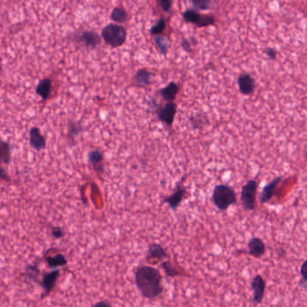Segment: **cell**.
<instances>
[{
  "label": "cell",
  "instance_id": "cell-31",
  "mask_svg": "<svg viewBox=\"0 0 307 307\" xmlns=\"http://www.w3.org/2000/svg\"><path fill=\"white\" fill-rule=\"evenodd\" d=\"M93 307H111V305L108 301H100L95 304Z\"/></svg>",
  "mask_w": 307,
  "mask_h": 307
},
{
  "label": "cell",
  "instance_id": "cell-24",
  "mask_svg": "<svg viewBox=\"0 0 307 307\" xmlns=\"http://www.w3.org/2000/svg\"><path fill=\"white\" fill-rule=\"evenodd\" d=\"M166 28V21L163 18H161L155 25H153L151 28V34L153 36H159L162 34Z\"/></svg>",
  "mask_w": 307,
  "mask_h": 307
},
{
  "label": "cell",
  "instance_id": "cell-25",
  "mask_svg": "<svg viewBox=\"0 0 307 307\" xmlns=\"http://www.w3.org/2000/svg\"><path fill=\"white\" fill-rule=\"evenodd\" d=\"M193 6L199 10H208L210 9L211 1L209 0H193Z\"/></svg>",
  "mask_w": 307,
  "mask_h": 307
},
{
  "label": "cell",
  "instance_id": "cell-16",
  "mask_svg": "<svg viewBox=\"0 0 307 307\" xmlns=\"http://www.w3.org/2000/svg\"><path fill=\"white\" fill-rule=\"evenodd\" d=\"M52 90V80L50 78H43L37 85V94L42 97L43 100H46L50 96Z\"/></svg>",
  "mask_w": 307,
  "mask_h": 307
},
{
  "label": "cell",
  "instance_id": "cell-7",
  "mask_svg": "<svg viewBox=\"0 0 307 307\" xmlns=\"http://www.w3.org/2000/svg\"><path fill=\"white\" fill-rule=\"evenodd\" d=\"M239 90L244 96H250L253 94L256 88V82L253 76L249 73H242L238 78Z\"/></svg>",
  "mask_w": 307,
  "mask_h": 307
},
{
  "label": "cell",
  "instance_id": "cell-20",
  "mask_svg": "<svg viewBox=\"0 0 307 307\" xmlns=\"http://www.w3.org/2000/svg\"><path fill=\"white\" fill-rule=\"evenodd\" d=\"M88 160H89V163H90L96 170H97V167L102 168L104 156L101 151H97V150L90 151L88 154Z\"/></svg>",
  "mask_w": 307,
  "mask_h": 307
},
{
  "label": "cell",
  "instance_id": "cell-29",
  "mask_svg": "<svg viewBox=\"0 0 307 307\" xmlns=\"http://www.w3.org/2000/svg\"><path fill=\"white\" fill-rule=\"evenodd\" d=\"M264 54H265L269 57V59H271V60H276V59H277V53L275 49H265Z\"/></svg>",
  "mask_w": 307,
  "mask_h": 307
},
{
  "label": "cell",
  "instance_id": "cell-13",
  "mask_svg": "<svg viewBox=\"0 0 307 307\" xmlns=\"http://www.w3.org/2000/svg\"><path fill=\"white\" fill-rule=\"evenodd\" d=\"M248 249L250 254L255 257L259 258L265 253V244L259 238H253L248 243Z\"/></svg>",
  "mask_w": 307,
  "mask_h": 307
},
{
  "label": "cell",
  "instance_id": "cell-9",
  "mask_svg": "<svg viewBox=\"0 0 307 307\" xmlns=\"http://www.w3.org/2000/svg\"><path fill=\"white\" fill-rule=\"evenodd\" d=\"M252 287L253 289V301L256 305L260 304L265 293L266 285L263 277L259 275L254 277Z\"/></svg>",
  "mask_w": 307,
  "mask_h": 307
},
{
  "label": "cell",
  "instance_id": "cell-3",
  "mask_svg": "<svg viewBox=\"0 0 307 307\" xmlns=\"http://www.w3.org/2000/svg\"><path fill=\"white\" fill-rule=\"evenodd\" d=\"M101 36L108 45L117 48L126 41L127 31L123 25L111 23L103 28Z\"/></svg>",
  "mask_w": 307,
  "mask_h": 307
},
{
  "label": "cell",
  "instance_id": "cell-33",
  "mask_svg": "<svg viewBox=\"0 0 307 307\" xmlns=\"http://www.w3.org/2000/svg\"><path fill=\"white\" fill-rule=\"evenodd\" d=\"M305 152H306V157H307V146L306 147V151H305Z\"/></svg>",
  "mask_w": 307,
  "mask_h": 307
},
{
  "label": "cell",
  "instance_id": "cell-22",
  "mask_svg": "<svg viewBox=\"0 0 307 307\" xmlns=\"http://www.w3.org/2000/svg\"><path fill=\"white\" fill-rule=\"evenodd\" d=\"M155 43H156L157 47L160 50V52L163 54H166L168 50H169V40L166 36H155Z\"/></svg>",
  "mask_w": 307,
  "mask_h": 307
},
{
  "label": "cell",
  "instance_id": "cell-27",
  "mask_svg": "<svg viewBox=\"0 0 307 307\" xmlns=\"http://www.w3.org/2000/svg\"><path fill=\"white\" fill-rule=\"evenodd\" d=\"M162 266H163V269H164L165 271H166V273H167V275H168V276L174 277V276H178V275H180V273H179L178 271H176V270H174V269L172 268V266H171V264L169 263V261H165V262H163Z\"/></svg>",
  "mask_w": 307,
  "mask_h": 307
},
{
  "label": "cell",
  "instance_id": "cell-30",
  "mask_svg": "<svg viewBox=\"0 0 307 307\" xmlns=\"http://www.w3.org/2000/svg\"><path fill=\"white\" fill-rule=\"evenodd\" d=\"M52 235L54 238L60 239V238H62L64 236V232L60 227H54L52 229Z\"/></svg>",
  "mask_w": 307,
  "mask_h": 307
},
{
  "label": "cell",
  "instance_id": "cell-32",
  "mask_svg": "<svg viewBox=\"0 0 307 307\" xmlns=\"http://www.w3.org/2000/svg\"><path fill=\"white\" fill-rule=\"evenodd\" d=\"M182 46H183V48L185 49L187 52H189L190 51V43L186 41V40H184V42H182Z\"/></svg>",
  "mask_w": 307,
  "mask_h": 307
},
{
  "label": "cell",
  "instance_id": "cell-28",
  "mask_svg": "<svg viewBox=\"0 0 307 307\" xmlns=\"http://www.w3.org/2000/svg\"><path fill=\"white\" fill-rule=\"evenodd\" d=\"M159 4L161 5V7L163 8L164 12L169 13L170 11V9H171V6H172L173 2L170 1V0H160Z\"/></svg>",
  "mask_w": 307,
  "mask_h": 307
},
{
  "label": "cell",
  "instance_id": "cell-5",
  "mask_svg": "<svg viewBox=\"0 0 307 307\" xmlns=\"http://www.w3.org/2000/svg\"><path fill=\"white\" fill-rule=\"evenodd\" d=\"M183 18L187 23L196 24L198 27H205L215 24L216 19L210 15H202L196 9H187L182 14Z\"/></svg>",
  "mask_w": 307,
  "mask_h": 307
},
{
  "label": "cell",
  "instance_id": "cell-8",
  "mask_svg": "<svg viewBox=\"0 0 307 307\" xmlns=\"http://www.w3.org/2000/svg\"><path fill=\"white\" fill-rule=\"evenodd\" d=\"M29 144L36 151H42L46 147V140L42 135L38 127H32L29 132Z\"/></svg>",
  "mask_w": 307,
  "mask_h": 307
},
{
  "label": "cell",
  "instance_id": "cell-2",
  "mask_svg": "<svg viewBox=\"0 0 307 307\" xmlns=\"http://www.w3.org/2000/svg\"><path fill=\"white\" fill-rule=\"evenodd\" d=\"M213 203L220 211H225L236 204L237 197L235 189L228 185H217L212 195Z\"/></svg>",
  "mask_w": 307,
  "mask_h": 307
},
{
  "label": "cell",
  "instance_id": "cell-17",
  "mask_svg": "<svg viewBox=\"0 0 307 307\" xmlns=\"http://www.w3.org/2000/svg\"><path fill=\"white\" fill-rule=\"evenodd\" d=\"M168 257V254L164 251L163 246L158 243H152L148 252V259H159L162 260L166 259Z\"/></svg>",
  "mask_w": 307,
  "mask_h": 307
},
{
  "label": "cell",
  "instance_id": "cell-4",
  "mask_svg": "<svg viewBox=\"0 0 307 307\" xmlns=\"http://www.w3.org/2000/svg\"><path fill=\"white\" fill-rule=\"evenodd\" d=\"M258 190L257 181L252 180L241 188V200L242 206L247 211H253L256 207V195Z\"/></svg>",
  "mask_w": 307,
  "mask_h": 307
},
{
  "label": "cell",
  "instance_id": "cell-15",
  "mask_svg": "<svg viewBox=\"0 0 307 307\" xmlns=\"http://www.w3.org/2000/svg\"><path fill=\"white\" fill-rule=\"evenodd\" d=\"M60 275V271H54L44 275L42 278V288L44 289L45 293L49 294L52 292V290L55 287V283L57 281V278Z\"/></svg>",
  "mask_w": 307,
  "mask_h": 307
},
{
  "label": "cell",
  "instance_id": "cell-6",
  "mask_svg": "<svg viewBox=\"0 0 307 307\" xmlns=\"http://www.w3.org/2000/svg\"><path fill=\"white\" fill-rule=\"evenodd\" d=\"M177 114V104L175 102L167 103L158 111V117L167 126H171Z\"/></svg>",
  "mask_w": 307,
  "mask_h": 307
},
{
  "label": "cell",
  "instance_id": "cell-14",
  "mask_svg": "<svg viewBox=\"0 0 307 307\" xmlns=\"http://www.w3.org/2000/svg\"><path fill=\"white\" fill-rule=\"evenodd\" d=\"M179 91H180L179 86L177 85V83L172 81V82H169L166 87L160 90V94H161V96H163L164 100L172 102L173 100H175Z\"/></svg>",
  "mask_w": 307,
  "mask_h": 307
},
{
  "label": "cell",
  "instance_id": "cell-10",
  "mask_svg": "<svg viewBox=\"0 0 307 307\" xmlns=\"http://www.w3.org/2000/svg\"><path fill=\"white\" fill-rule=\"evenodd\" d=\"M281 181H282V178L278 177L277 179H275L274 181H271V183H269L263 188L262 192L260 194V197H259V201H260L261 204L268 203L274 197V195L276 194V191H277V186L279 185V183L281 182Z\"/></svg>",
  "mask_w": 307,
  "mask_h": 307
},
{
  "label": "cell",
  "instance_id": "cell-18",
  "mask_svg": "<svg viewBox=\"0 0 307 307\" xmlns=\"http://www.w3.org/2000/svg\"><path fill=\"white\" fill-rule=\"evenodd\" d=\"M111 19L118 24L126 23L128 20V14L123 6H115L110 16Z\"/></svg>",
  "mask_w": 307,
  "mask_h": 307
},
{
  "label": "cell",
  "instance_id": "cell-12",
  "mask_svg": "<svg viewBox=\"0 0 307 307\" xmlns=\"http://www.w3.org/2000/svg\"><path fill=\"white\" fill-rule=\"evenodd\" d=\"M185 195H186L185 187H182L181 185H179L178 187H176L174 193L165 199L164 202L169 204V206L172 209H177L179 207V205H181Z\"/></svg>",
  "mask_w": 307,
  "mask_h": 307
},
{
  "label": "cell",
  "instance_id": "cell-26",
  "mask_svg": "<svg viewBox=\"0 0 307 307\" xmlns=\"http://www.w3.org/2000/svg\"><path fill=\"white\" fill-rule=\"evenodd\" d=\"M301 274V280H300V286L304 287L305 289H307V259L303 263L300 270Z\"/></svg>",
  "mask_w": 307,
  "mask_h": 307
},
{
  "label": "cell",
  "instance_id": "cell-1",
  "mask_svg": "<svg viewBox=\"0 0 307 307\" xmlns=\"http://www.w3.org/2000/svg\"><path fill=\"white\" fill-rule=\"evenodd\" d=\"M163 276L159 270L151 266H142L135 273V283L145 298L153 299L162 295Z\"/></svg>",
  "mask_w": 307,
  "mask_h": 307
},
{
  "label": "cell",
  "instance_id": "cell-11",
  "mask_svg": "<svg viewBox=\"0 0 307 307\" xmlns=\"http://www.w3.org/2000/svg\"><path fill=\"white\" fill-rule=\"evenodd\" d=\"M79 40L90 48H96L101 43V37L94 31H84L79 37Z\"/></svg>",
  "mask_w": 307,
  "mask_h": 307
},
{
  "label": "cell",
  "instance_id": "cell-23",
  "mask_svg": "<svg viewBox=\"0 0 307 307\" xmlns=\"http://www.w3.org/2000/svg\"><path fill=\"white\" fill-rule=\"evenodd\" d=\"M1 160L2 163L8 164L11 161V152H10V146L9 144L2 141L1 143Z\"/></svg>",
  "mask_w": 307,
  "mask_h": 307
},
{
  "label": "cell",
  "instance_id": "cell-21",
  "mask_svg": "<svg viewBox=\"0 0 307 307\" xmlns=\"http://www.w3.org/2000/svg\"><path fill=\"white\" fill-rule=\"evenodd\" d=\"M46 262L51 269H56L66 265L67 259L64 255L57 254L55 256H49L46 258Z\"/></svg>",
  "mask_w": 307,
  "mask_h": 307
},
{
  "label": "cell",
  "instance_id": "cell-19",
  "mask_svg": "<svg viewBox=\"0 0 307 307\" xmlns=\"http://www.w3.org/2000/svg\"><path fill=\"white\" fill-rule=\"evenodd\" d=\"M151 74L148 70H139L134 75V80L141 86H148L151 84Z\"/></svg>",
  "mask_w": 307,
  "mask_h": 307
}]
</instances>
